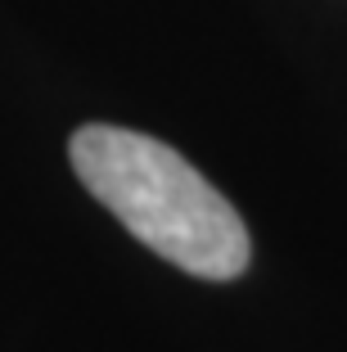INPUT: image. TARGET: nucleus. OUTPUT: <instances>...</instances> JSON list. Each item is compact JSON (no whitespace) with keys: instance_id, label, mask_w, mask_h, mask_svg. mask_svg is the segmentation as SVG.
Masks as SVG:
<instances>
[{"instance_id":"f257e3e1","label":"nucleus","mask_w":347,"mask_h":352,"mask_svg":"<svg viewBox=\"0 0 347 352\" xmlns=\"http://www.w3.org/2000/svg\"><path fill=\"white\" fill-rule=\"evenodd\" d=\"M68 158L82 186L158 258L203 280H235L248 267L239 212L172 145L91 122L68 140Z\"/></svg>"}]
</instances>
